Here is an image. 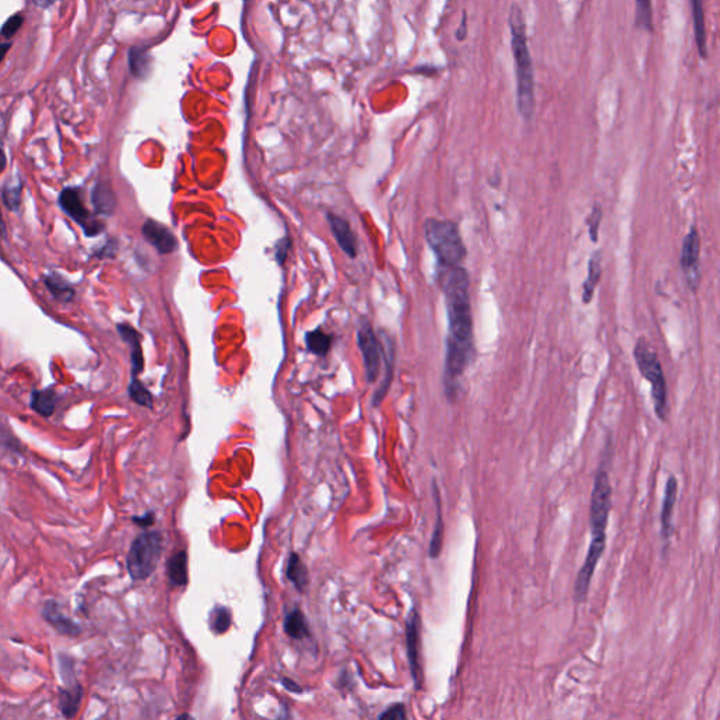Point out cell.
Instances as JSON below:
<instances>
[{
  "label": "cell",
  "instance_id": "cell-1",
  "mask_svg": "<svg viewBox=\"0 0 720 720\" xmlns=\"http://www.w3.org/2000/svg\"><path fill=\"white\" fill-rule=\"evenodd\" d=\"M441 289L446 299L449 316V336L445 359V391L448 399L454 400L460 386V377L474 355L473 314L470 303V279L461 265L438 270Z\"/></svg>",
  "mask_w": 720,
  "mask_h": 720
},
{
  "label": "cell",
  "instance_id": "cell-2",
  "mask_svg": "<svg viewBox=\"0 0 720 720\" xmlns=\"http://www.w3.org/2000/svg\"><path fill=\"white\" fill-rule=\"evenodd\" d=\"M611 504H612V489L609 483V474L605 470H599L595 476L591 495V514H589L591 543L584 564L579 573L574 586V596L579 602H583L586 598L591 580L594 577V571L605 550L606 526L611 512Z\"/></svg>",
  "mask_w": 720,
  "mask_h": 720
},
{
  "label": "cell",
  "instance_id": "cell-3",
  "mask_svg": "<svg viewBox=\"0 0 720 720\" xmlns=\"http://www.w3.org/2000/svg\"><path fill=\"white\" fill-rule=\"evenodd\" d=\"M508 23L516 76V107L525 120H531L535 113V76L528 45L525 17L518 4L511 7Z\"/></svg>",
  "mask_w": 720,
  "mask_h": 720
},
{
  "label": "cell",
  "instance_id": "cell-4",
  "mask_svg": "<svg viewBox=\"0 0 720 720\" xmlns=\"http://www.w3.org/2000/svg\"><path fill=\"white\" fill-rule=\"evenodd\" d=\"M425 238L435 254L438 270L460 266L466 259L467 251L456 223L429 219L425 223Z\"/></svg>",
  "mask_w": 720,
  "mask_h": 720
},
{
  "label": "cell",
  "instance_id": "cell-5",
  "mask_svg": "<svg viewBox=\"0 0 720 720\" xmlns=\"http://www.w3.org/2000/svg\"><path fill=\"white\" fill-rule=\"evenodd\" d=\"M633 354L639 371L651 384V396L656 414L661 421H666L669 415V393L664 371L657 358V354L647 345L644 339L637 341Z\"/></svg>",
  "mask_w": 720,
  "mask_h": 720
},
{
  "label": "cell",
  "instance_id": "cell-6",
  "mask_svg": "<svg viewBox=\"0 0 720 720\" xmlns=\"http://www.w3.org/2000/svg\"><path fill=\"white\" fill-rule=\"evenodd\" d=\"M164 539L158 531H145L135 538L127 554V571L134 581L146 580L158 567Z\"/></svg>",
  "mask_w": 720,
  "mask_h": 720
},
{
  "label": "cell",
  "instance_id": "cell-7",
  "mask_svg": "<svg viewBox=\"0 0 720 720\" xmlns=\"http://www.w3.org/2000/svg\"><path fill=\"white\" fill-rule=\"evenodd\" d=\"M59 206L65 214H68L76 224L81 225L86 235H97L103 225L91 219L88 209L84 204L81 191L76 187H68L59 194Z\"/></svg>",
  "mask_w": 720,
  "mask_h": 720
},
{
  "label": "cell",
  "instance_id": "cell-8",
  "mask_svg": "<svg viewBox=\"0 0 720 720\" xmlns=\"http://www.w3.org/2000/svg\"><path fill=\"white\" fill-rule=\"evenodd\" d=\"M699 256H701V239L698 229L692 226L688 235L684 238L681 249V269L688 287L692 291H695L699 286L701 279Z\"/></svg>",
  "mask_w": 720,
  "mask_h": 720
},
{
  "label": "cell",
  "instance_id": "cell-9",
  "mask_svg": "<svg viewBox=\"0 0 720 720\" xmlns=\"http://www.w3.org/2000/svg\"><path fill=\"white\" fill-rule=\"evenodd\" d=\"M358 344L364 363L367 381L374 383L377 380L381 364V346L373 328L367 322L361 325L358 332Z\"/></svg>",
  "mask_w": 720,
  "mask_h": 720
},
{
  "label": "cell",
  "instance_id": "cell-10",
  "mask_svg": "<svg viewBox=\"0 0 720 720\" xmlns=\"http://www.w3.org/2000/svg\"><path fill=\"white\" fill-rule=\"evenodd\" d=\"M41 616L61 636L76 639L82 634V626L62 612V608L56 599L45 601L41 609Z\"/></svg>",
  "mask_w": 720,
  "mask_h": 720
},
{
  "label": "cell",
  "instance_id": "cell-11",
  "mask_svg": "<svg viewBox=\"0 0 720 720\" xmlns=\"http://www.w3.org/2000/svg\"><path fill=\"white\" fill-rule=\"evenodd\" d=\"M421 621L416 609H412L408 622H406V650H408V660H409V667L416 688L421 686V678H422V667H421V660H419V651H421Z\"/></svg>",
  "mask_w": 720,
  "mask_h": 720
},
{
  "label": "cell",
  "instance_id": "cell-12",
  "mask_svg": "<svg viewBox=\"0 0 720 720\" xmlns=\"http://www.w3.org/2000/svg\"><path fill=\"white\" fill-rule=\"evenodd\" d=\"M142 235L159 254L168 255L178 248V241L171 229L155 220L145 221L142 225Z\"/></svg>",
  "mask_w": 720,
  "mask_h": 720
},
{
  "label": "cell",
  "instance_id": "cell-13",
  "mask_svg": "<svg viewBox=\"0 0 720 720\" xmlns=\"http://www.w3.org/2000/svg\"><path fill=\"white\" fill-rule=\"evenodd\" d=\"M84 686L79 682L69 686H58V708L64 718L74 719L79 714V708L84 699Z\"/></svg>",
  "mask_w": 720,
  "mask_h": 720
},
{
  "label": "cell",
  "instance_id": "cell-14",
  "mask_svg": "<svg viewBox=\"0 0 720 720\" xmlns=\"http://www.w3.org/2000/svg\"><path fill=\"white\" fill-rule=\"evenodd\" d=\"M328 223H329L331 231H332L339 248L349 258H355L358 254L356 239H355V235H354L349 224L344 219H341L335 214H328Z\"/></svg>",
  "mask_w": 720,
  "mask_h": 720
},
{
  "label": "cell",
  "instance_id": "cell-15",
  "mask_svg": "<svg viewBox=\"0 0 720 720\" xmlns=\"http://www.w3.org/2000/svg\"><path fill=\"white\" fill-rule=\"evenodd\" d=\"M676 491H678V483L676 479L671 476L666 484L663 509H661V535L664 540H669L673 534V514L676 502Z\"/></svg>",
  "mask_w": 720,
  "mask_h": 720
},
{
  "label": "cell",
  "instance_id": "cell-16",
  "mask_svg": "<svg viewBox=\"0 0 720 720\" xmlns=\"http://www.w3.org/2000/svg\"><path fill=\"white\" fill-rule=\"evenodd\" d=\"M120 336L123 338L124 342L129 344L130 351H131V364H133V377H136L138 373L142 371L144 369V356H142V348H141V338L134 328L129 324H120L117 326Z\"/></svg>",
  "mask_w": 720,
  "mask_h": 720
},
{
  "label": "cell",
  "instance_id": "cell-17",
  "mask_svg": "<svg viewBox=\"0 0 720 720\" xmlns=\"http://www.w3.org/2000/svg\"><path fill=\"white\" fill-rule=\"evenodd\" d=\"M691 3H692L695 43H696L699 56L702 59H705L708 56V48H706V29H705V16H704L702 0H691Z\"/></svg>",
  "mask_w": 720,
  "mask_h": 720
},
{
  "label": "cell",
  "instance_id": "cell-18",
  "mask_svg": "<svg viewBox=\"0 0 720 720\" xmlns=\"http://www.w3.org/2000/svg\"><path fill=\"white\" fill-rule=\"evenodd\" d=\"M601 274H602L601 254H599V252H595V254L592 255V258L589 259V265H588V276H586L584 284H583V303H584V304H589V303H591V300H592V297H594V293H595V287H596V284L599 283Z\"/></svg>",
  "mask_w": 720,
  "mask_h": 720
},
{
  "label": "cell",
  "instance_id": "cell-19",
  "mask_svg": "<svg viewBox=\"0 0 720 720\" xmlns=\"http://www.w3.org/2000/svg\"><path fill=\"white\" fill-rule=\"evenodd\" d=\"M93 206L97 213L111 214L116 207V197L111 187L106 183H97L91 193Z\"/></svg>",
  "mask_w": 720,
  "mask_h": 720
},
{
  "label": "cell",
  "instance_id": "cell-20",
  "mask_svg": "<svg viewBox=\"0 0 720 720\" xmlns=\"http://www.w3.org/2000/svg\"><path fill=\"white\" fill-rule=\"evenodd\" d=\"M56 404L58 397L52 389L34 390L31 394V408L44 418H49L55 412Z\"/></svg>",
  "mask_w": 720,
  "mask_h": 720
},
{
  "label": "cell",
  "instance_id": "cell-21",
  "mask_svg": "<svg viewBox=\"0 0 720 720\" xmlns=\"http://www.w3.org/2000/svg\"><path fill=\"white\" fill-rule=\"evenodd\" d=\"M168 577L171 584L175 586H183L187 584V553L179 551L172 556L168 561Z\"/></svg>",
  "mask_w": 720,
  "mask_h": 720
},
{
  "label": "cell",
  "instance_id": "cell-22",
  "mask_svg": "<svg viewBox=\"0 0 720 720\" xmlns=\"http://www.w3.org/2000/svg\"><path fill=\"white\" fill-rule=\"evenodd\" d=\"M287 579L300 591H304L309 585L307 567L301 561V557L296 553H293L287 561Z\"/></svg>",
  "mask_w": 720,
  "mask_h": 720
},
{
  "label": "cell",
  "instance_id": "cell-23",
  "mask_svg": "<svg viewBox=\"0 0 720 720\" xmlns=\"http://www.w3.org/2000/svg\"><path fill=\"white\" fill-rule=\"evenodd\" d=\"M284 630L291 639H304L309 637L310 631L306 622V618L300 609H294L287 614L284 619Z\"/></svg>",
  "mask_w": 720,
  "mask_h": 720
},
{
  "label": "cell",
  "instance_id": "cell-24",
  "mask_svg": "<svg viewBox=\"0 0 720 720\" xmlns=\"http://www.w3.org/2000/svg\"><path fill=\"white\" fill-rule=\"evenodd\" d=\"M56 661H58V671L64 686L74 685L79 682L78 675H76V660L65 651H59L56 654Z\"/></svg>",
  "mask_w": 720,
  "mask_h": 720
},
{
  "label": "cell",
  "instance_id": "cell-25",
  "mask_svg": "<svg viewBox=\"0 0 720 720\" xmlns=\"http://www.w3.org/2000/svg\"><path fill=\"white\" fill-rule=\"evenodd\" d=\"M434 491H435V502H436V526H435V532L432 535V540H431V544H429V556L431 557H438L441 554V550H442V540H444V519H442V508H441V498H439V493H438V487L436 484L434 486Z\"/></svg>",
  "mask_w": 720,
  "mask_h": 720
},
{
  "label": "cell",
  "instance_id": "cell-26",
  "mask_svg": "<svg viewBox=\"0 0 720 720\" xmlns=\"http://www.w3.org/2000/svg\"><path fill=\"white\" fill-rule=\"evenodd\" d=\"M45 284L48 290L54 294L56 300H64L69 301L74 297V290L71 286L59 276V274H49L45 277Z\"/></svg>",
  "mask_w": 720,
  "mask_h": 720
},
{
  "label": "cell",
  "instance_id": "cell-27",
  "mask_svg": "<svg viewBox=\"0 0 720 720\" xmlns=\"http://www.w3.org/2000/svg\"><path fill=\"white\" fill-rule=\"evenodd\" d=\"M149 64L151 58L149 55L141 49V48H133L130 51V68L133 75L136 78H145L149 72Z\"/></svg>",
  "mask_w": 720,
  "mask_h": 720
},
{
  "label": "cell",
  "instance_id": "cell-28",
  "mask_svg": "<svg viewBox=\"0 0 720 720\" xmlns=\"http://www.w3.org/2000/svg\"><path fill=\"white\" fill-rule=\"evenodd\" d=\"M636 24L640 30H653L651 0H636Z\"/></svg>",
  "mask_w": 720,
  "mask_h": 720
},
{
  "label": "cell",
  "instance_id": "cell-29",
  "mask_svg": "<svg viewBox=\"0 0 720 720\" xmlns=\"http://www.w3.org/2000/svg\"><path fill=\"white\" fill-rule=\"evenodd\" d=\"M306 342H307V348L313 354L319 355V356H324L331 348V338L326 334H324L321 329H315V331L309 332L306 336Z\"/></svg>",
  "mask_w": 720,
  "mask_h": 720
},
{
  "label": "cell",
  "instance_id": "cell-30",
  "mask_svg": "<svg viewBox=\"0 0 720 720\" xmlns=\"http://www.w3.org/2000/svg\"><path fill=\"white\" fill-rule=\"evenodd\" d=\"M21 183L17 181V183H7L4 187H3V191H1V196H3V203L7 206L9 210H19L20 204H21Z\"/></svg>",
  "mask_w": 720,
  "mask_h": 720
},
{
  "label": "cell",
  "instance_id": "cell-31",
  "mask_svg": "<svg viewBox=\"0 0 720 720\" xmlns=\"http://www.w3.org/2000/svg\"><path fill=\"white\" fill-rule=\"evenodd\" d=\"M129 393H130L131 400L136 404L145 406V408H152V405H154L152 394L145 389V386L139 380H136V377H133V381L129 387Z\"/></svg>",
  "mask_w": 720,
  "mask_h": 720
},
{
  "label": "cell",
  "instance_id": "cell-32",
  "mask_svg": "<svg viewBox=\"0 0 720 720\" xmlns=\"http://www.w3.org/2000/svg\"><path fill=\"white\" fill-rule=\"evenodd\" d=\"M231 626V614L226 608H217L211 614V629L216 633H224Z\"/></svg>",
  "mask_w": 720,
  "mask_h": 720
},
{
  "label": "cell",
  "instance_id": "cell-33",
  "mask_svg": "<svg viewBox=\"0 0 720 720\" xmlns=\"http://www.w3.org/2000/svg\"><path fill=\"white\" fill-rule=\"evenodd\" d=\"M602 223V210L599 206H594L592 209V213L589 214V217L586 219V225H588V229H589V238L594 244L598 242V238H599V225Z\"/></svg>",
  "mask_w": 720,
  "mask_h": 720
},
{
  "label": "cell",
  "instance_id": "cell-34",
  "mask_svg": "<svg viewBox=\"0 0 720 720\" xmlns=\"http://www.w3.org/2000/svg\"><path fill=\"white\" fill-rule=\"evenodd\" d=\"M21 24H23V17L20 14H16V16L10 17L4 23L3 29H1V36L3 37H11V36H14L20 30Z\"/></svg>",
  "mask_w": 720,
  "mask_h": 720
},
{
  "label": "cell",
  "instance_id": "cell-35",
  "mask_svg": "<svg viewBox=\"0 0 720 720\" xmlns=\"http://www.w3.org/2000/svg\"><path fill=\"white\" fill-rule=\"evenodd\" d=\"M405 709L403 704H396L390 706L386 712H383L379 718L380 719H405Z\"/></svg>",
  "mask_w": 720,
  "mask_h": 720
},
{
  "label": "cell",
  "instance_id": "cell-36",
  "mask_svg": "<svg viewBox=\"0 0 720 720\" xmlns=\"http://www.w3.org/2000/svg\"><path fill=\"white\" fill-rule=\"evenodd\" d=\"M131 521L134 522L135 525H138L139 528L148 529V528H151L155 524V512L154 511H148L146 514H144L141 516H133Z\"/></svg>",
  "mask_w": 720,
  "mask_h": 720
},
{
  "label": "cell",
  "instance_id": "cell-37",
  "mask_svg": "<svg viewBox=\"0 0 720 720\" xmlns=\"http://www.w3.org/2000/svg\"><path fill=\"white\" fill-rule=\"evenodd\" d=\"M290 246V241L289 239H283L277 244V248H276V258L279 259L280 264H283L286 255H287V249Z\"/></svg>",
  "mask_w": 720,
  "mask_h": 720
},
{
  "label": "cell",
  "instance_id": "cell-38",
  "mask_svg": "<svg viewBox=\"0 0 720 720\" xmlns=\"http://www.w3.org/2000/svg\"><path fill=\"white\" fill-rule=\"evenodd\" d=\"M466 36H467V14L464 13L463 20L456 31V39H457V41H463L466 39Z\"/></svg>",
  "mask_w": 720,
  "mask_h": 720
},
{
  "label": "cell",
  "instance_id": "cell-39",
  "mask_svg": "<svg viewBox=\"0 0 720 720\" xmlns=\"http://www.w3.org/2000/svg\"><path fill=\"white\" fill-rule=\"evenodd\" d=\"M281 682H283V685H284L289 691H294V692L301 691V689L299 688V685H297V684H294V682H291L289 678H287V679H286V678H283V679H281Z\"/></svg>",
  "mask_w": 720,
  "mask_h": 720
},
{
  "label": "cell",
  "instance_id": "cell-40",
  "mask_svg": "<svg viewBox=\"0 0 720 720\" xmlns=\"http://www.w3.org/2000/svg\"><path fill=\"white\" fill-rule=\"evenodd\" d=\"M9 49H10V44H0V62L3 61V58Z\"/></svg>",
  "mask_w": 720,
  "mask_h": 720
},
{
  "label": "cell",
  "instance_id": "cell-41",
  "mask_svg": "<svg viewBox=\"0 0 720 720\" xmlns=\"http://www.w3.org/2000/svg\"><path fill=\"white\" fill-rule=\"evenodd\" d=\"M6 169V156L3 154V151L0 149V174Z\"/></svg>",
  "mask_w": 720,
  "mask_h": 720
},
{
  "label": "cell",
  "instance_id": "cell-42",
  "mask_svg": "<svg viewBox=\"0 0 720 720\" xmlns=\"http://www.w3.org/2000/svg\"><path fill=\"white\" fill-rule=\"evenodd\" d=\"M34 3H36L37 6H40V7H48L49 4H52V3H54V0H34Z\"/></svg>",
  "mask_w": 720,
  "mask_h": 720
},
{
  "label": "cell",
  "instance_id": "cell-43",
  "mask_svg": "<svg viewBox=\"0 0 720 720\" xmlns=\"http://www.w3.org/2000/svg\"><path fill=\"white\" fill-rule=\"evenodd\" d=\"M4 223H3V217H1V213H0V236H4Z\"/></svg>",
  "mask_w": 720,
  "mask_h": 720
}]
</instances>
